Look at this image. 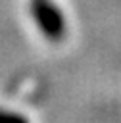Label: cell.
<instances>
[{"label":"cell","mask_w":121,"mask_h":123,"mask_svg":"<svg viewBox=\"0 0 121 123\" xmlns=\"http://www.w3.org/2000/svg\"><path fill=\"white\" fill-rule=\"evenodd\" d=\"M6 119H21L19 115L15 113H6V111H0V121H6Z\"/></svg>","instance_id":"7a4b0ae2"},{"label":"cell","mask_w":121,"mask_h":123,"mask_svg":"<svg viewBox=\"0 0 121 123\" xmlns=\"http://www.w3.org/2000/svg\"><path fill=\"white\" fill-rule=\"evenodd\" d=\"M31 15L40 33L48 40H61L65 35V17L50 0H35L31 4Z\"/></svg>","instance_id":"6da1fadb"}]
</instances>
